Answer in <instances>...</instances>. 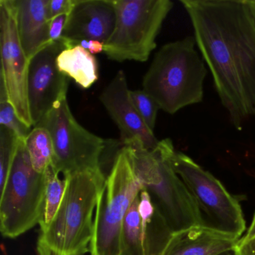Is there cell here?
<instances>
[{"label": "cell", "mask_w": 255, "mask_h": 255, "mask_svg": "<svg viewBox=\"0 0 255 255\" xmlns=\"http://www.w3.org/2000/svg\"><path fill=\"white\" fill-rule=\"evenodd\" d=\"M249 4H250L251 8H252V12L255 17V0H249Z\"/></svg>", "instance_id": "obj_30"}, {"label": "cell", "mask_w": 255, "mask_h": 255, "mask_svg": "<svg viewBox=\"0 0 255 255\" xmlns=\"http://www.w3.org/2000/svg\"><path fill=\"white\" fill-rule=\"evenodd\" d=\"M138 210L144 255H162L172 237L173 232L144 189L139 193Z\"/></svg>", "instance_id": "obj_16"}, {"label": "cell", "mask_w": 255, "mask_h": 255, "mask_svg": "<svg viewBox=\"0 0 255 255\" xmlns=\"http://www.w3.org/2000/svg\"><path fill=\"white\" fill-rule=\"evenodd\" d=\"M68 17L67 14H61L50 20L49 29L50 41H56L62 39Z\"/></svg>", "instance_id": "obj_25"}, {"label": "cell", "mask_w": 255, "mask_h": 255, "mask_svg": "<svg viewBox=\"0 0 255 255\" xmlns=\"http://www.w3.org/2000/svg\"><path fill=\"white\" fill-rule=\"evenodd\" d=\"M125 147L142 189L148 193L173 234L192 227L204 226L196 202L171 168L160 141L153 150L146 149L140 141Z\"/></svg>", "instance_id": "obj_4"}, {"label": "cell", "mask_w": 255, "mask_h": 255, "mask_svg": "<svg viewBox=\"0 0 255 255\" xmlns=\"http://www.w3.org/2000/svg\"><path fill=\"white\" fill-rule=\"evenodd\" d=\"M130 97L141 119L148 127L149 129L153 132L158 111L160 110L159 105L143 89L130 91Z\"/></svg>", "instance_id": "obj_22"}, {"label": "cell", "mask_w": 255, "mask_h": 255, "mask_svg": "<svg viewBox=\"0 0 255 255\" xmlns=\"http://www.w3.org/2000/svg\"><path fill=\"white\" fill-rule=\"evenodd\" d=\"M126 75L118 71L113 80L104 88L100 100L120 131L124 145L140 141L149 150L157 147L159 141L149 129L137 111L130 97Z\"/></svg>", "instance_id": "obj_12"}, {"label": "cell", "mask_w": 255, "mask_h": 255, "mask_svg": "<svg viewBox=\"0 0 255 255\" xmlns=\"http://www.w3.org/2000/svg\"><path fill=\"white\" fill-rule=\"evenodd\" d=\"M0 46L2 63L0 83L5 86L8 101L19 119L32 128L28 101L29 59L20 44L11 0L0 1Z\"/></svg>", "instance_id": "obj_10"}, {"label": "cell", "mask_w": 255, "mask_h": 255, "mask_svg": "<svg viewBox=\"0 0 255 255\" xmlns=\"http://www.w3.org/2000/svg\"><path fill=\"white\" fill-rule=\"evenodd\" d=\"M65 49L63 38L52 41L29 60L28 101L33 128L39 126L58 102L67 97L69 77L59 71L56 62Z\"/></svg>", "instance_id": "obj_11"}, {"label": "cell", "mask_w": 255, "mask_h": 255, "mask_svg": "<svg viewBox=\"0 0 255 255\" xmlns=\"http://www.w3.org/2000/svg\"><path fill=\"white\" fill-rule=\"evenodd\" d=\"M201 56L237 129L255 116V17L249 0H181Z\"/></svg>", "instance_id": "obj_1"}, {"label": "cell", "mask_w": 255, "mask_h": 255, "mask_svg": "<svg viewBox=\"0 0 255 255\" xmlns=\"http://www.w3.org/2000/svg\"><path fill=\"white\" fill-rule=\"evenodd\" d=\"M45 177V200L44 213L40 222L41 231L47 229L56 216L66 189L67 181L65 178H59V173L55 168L53 162L50 164L44 172Z\"/></svg>", "instance_id": "obj_18"}, {"label": "cell", "mask_w": 255, "mask_h": 255, "mask_svg": "<svg viewBox=\"0 0 255 255\" xmlns=\"http://www.w3.org/2000/svg\"><path fill=\"white\" fill-rule=\"evenodd\" d=\"M196 46L191 36L165 44L144 76L143 90L168 114L202 102L207 69Z\"/></svg>", "instance_id": "obj_3"}, {"label": "cell", "mask_w": 255, "mask_h": 255, "mask_svg": "<svg viewBox=\"0 0 255 255\" xmlns=\"http://www.w3.org/2000/svg\"><path fill=\"white\" fill-rule=\"evenodd\" d=\"M20 44L28 59L52 42L47 7L50 0H11Z\"/></svg>", "instance_id": "obj_14"}, {"label": "cell", "mask_w": 255, "mask_h": 255, "mask_svg": "<svg viewBox=\"0 0 255 255\" xmlns=\"http://www.w3.org/2000/svg\"><path fill=\"white\" fill-rule=\"evenodd\" d=\"M255 237V214L253 216L252 222H251L250 226H249V229L246 231V234H245L244 237H242L240 239L239 243H247L249 240L253 239Z\"/></svg>", "instance_id": "obj_28"}, {"label": "cell", "mask_w": 255, "mask_h": 255, "mask_svg": "<svg viewBox=\"0 0 255 255\" xmlns=\"http://www.w3.org/2000/svg\"><path fill=\"white\" fill-rule=\"evenodd\" d=\"M76 46H81L92 55L99 54L104 52V44L93 40H83L77 43Z\"/></svg>", "instance_id": "obj_26"}, {"label": "cell", "mask_w": 255, "mask_h": 255, "mask_svg": "<svg viewBox=\"0 0 255 255\" xmlns=\"http://www.w3.org/2000/svg\"><path fill=\"white\" fill-rule=\"evenodd\" d=\"M165 156L196 202L204 226L240 240L246 229L239 201L211 173L192 158L177 151L169 138L160 141Z\"/></svg>", "instance_id": "obj_5"}, {"label": "cell", "mask_w": 255, "mask_h": 255, "mask_svg": "<svg viewBox=\"0 0 255 255\" xmlns=\"http://www.w3.org/2000/svg\"><path fill=\"white\" fill-rule=\"evenodd\" d=\"M0 193V231L4 237L17 238L40 224L44 213L45 177L34 169L23 140H20Z\"/></svg>", "instance_id": "obj_8"}, {"label": "cell", "mask_w": 255, "mask_h": 255, "mask_svg": "<svg viewBox=\"0 0 255 255\" xmlns=\"http://www.w3.org/2000/svg\"><path fill=\"white\" fill-rule=\"evenodd\" d=\"M56 62L59 71L83 89H89L98 81V61L81 46L65 49L59 55Z\"/></svg>", "instance_id": "obj_17"}, {"label": "cell", "mask_w": 255, "mask_h": 255, "mask_svg": "<svg viewBox=\"0 0 255 255\" xmlns=\"http://www.w3.org/2000/svg\"><path fill=\"white\" fill-rule=\"evenodd\" d=\"M0 125L12 131L19 139L23 141L32 129L20 121L15 110L8 101H0Z\"/></svg>", "instance_id": "obj_23"}, {"label": "cell", "mask_w": 255, "mask_h": 255, "mask_svg": "<svg viewBox=\"0 0 255 255\" xmlns=\"http://www.w3.org/2000/svg\"><path fill=\"white\" fill-rule=\"evenodd\" d=\"M20 140L12 131L0 125V192L6 183Z\"/></svg>", "instance_id": "obj_21"}, {"label": "cell", "mask_w": 255, "mask_h": 255, "mask_svg": "<svg viewBox=\"0 0 255 255\" xmlns=\"http://www.w3.org/2000/svg\"><path fill=\"white\" fill-rule=\"evenodd\" d=\"M114 0H76L64 29L67 49L83 40L105 44L116 26Z\"/></svg>", "instance_id": "obj_13"}, {"label": "cell", "mask_w": 255, "mask_h": 255, "mask_svg": "<svg viewBox=\"0 0 255 255\" xmlns=\"http://www.w3.org/2000/svg\"><path fill=\"white\" fill-rule=\"evenodd\" d=\"M139 194L128 210L124 221L120 255H144L141 238Z\"/></svg>", "instance_id": "obj_20"}, {"label": "cell", "mask_w": 255, "mask_h": 255, "mask_svg": "<svg viewBox=\"0 0 255 255\" xmlns=\"http://www.w3.org/2000/svg\"><path fill=\"white\" fill-rule=\"evenodd\" d=\"M142 189L124 147L100 192L91 245L92 255H120L124 221Z\"/></svg>", "instance_id": "obj_7"}, {"label": "cell", "mask_w": 255, "mask_h": 255, "mask_svg": "<svg viewBox=\"0 0 255 255\" xmlns=\"http://www.w3.org/2000/svg\"><path fill=\"white\" fill-rule=\"evenodd\" d=\"M116 26L104 53L118 62H144L156 49V40L172 9L170 0H114Z\"/></svg>", "instance_id": "obj_6"}, {"label": "cell", "mask_w": 255, "mask_h": 255, "mask_svg": "<svg viewBox=\"0 0 255 255\" xmlns=\"http://www.w3.org/2000/svg\"><path fill=\"white\" fill-rule=\"evenodd\" d=\"M65 195L54 219L41 231L38 255H85L91 252L94 213L106 177L101 168L64 177Z\"/></svg>", "instance_id": "obj_2"}, {"label": "cell", "mask_w": 255, "mask_h": 255, "mask_svg": "<svg viewBox=\"0 0 255 255\" xmlns=\"http://www.w3.org/2000/svg\"><path fill=\"white\" fill-rule=\"evenodd\" d=\"M219 255H239L238 252L237 250L234 249V250L229 251V252H224V253L220 254Z\"/></svg>", "instance_id": "obj_29"}, {"label": "cell", "mask_w": 255, "mask_h": 255, "mask_svg": "<svg viewBox=\"0 0 255 255\" xmlns=\"http://www.w3.org/2000/svg\"><path fill=\"white\" fill-rule=\"evenodd\" d=\"M39 126L44 127L51 135L52 162L64 177L101 168L106 139L78 123L70 110L67 97L58 102Z\"/></svg>", "instance_id": "obj_9"}, {"label": "cell", "mask_w": 255, "mask_h": 255, "mask_svg": "<svg viewBox=\"0 0 255 255\" xmlns=\"http://www.w3.org/2000/svg\"><path fill=\"white\" fill-rule=\"evenodd\" d=\"M236 250L239 255H255V237L247 243H238Z\"/></svg>", "instance_id": "obj_27"}, {"label": "cell", "mask_w": 255, "mask_h": 255, "mask_svg": "<svg viewBox=\"0 0 255 255\" xmlns=\"http://www.w3.org/2000/svg\"><path fill=\"white\" fill-rule=\"evenodd\" d=\"M76 0H50L47 7L49 21L61 14L69 15L74 8Z\"/></svg>", "instance_id": "obj_24"}, {"label": "cell", "mask_w": 255, "mask_h": 255, "mask_svg": "<svg viewBox=\"0 0 255 255\" xmlns=\"http://www.w3.org/2000/svg\"><path fill=\"white\" fill-rule=\"evenodd\" d=\"M240 240L200 225L173 234L162 255H219L234 250Z\"/></svg>", "instance_id": "obj_15"}, {"label": "cell", "mask_w": 255, "mask_h": 255, "mask_svg": "<svg viewBox=\"0 0 255 255\" xmlns=\"http://www.w3.org/2000/svg\"><path fill=\"white\" fill-rule=\"evenodd\" d=\"M24 143L34 169L37 172L44 173L53 162V145L50 132L44 127H35Z\"/></svg>", "instance_id": "obj_19"}]
</instances>
